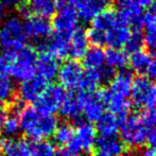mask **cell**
Wrapping results in <instances>:
<instances>
[{"instance_id": "obj_1", "label": "cell", "mask_w": 156, "mask_h": 156, "mask_svg": "<svg viewBox=\"0 0 156 156\" xmlns=\"http://www.w3.org/2000/svg\"><path fill=\"white\" fill-rule=\"evenodd\" d=\"M36 56L35 50L29 46L17 51H1L0 69L11 79L25 82L35 76Z\"/></svg>"}, {"instance_id": "obj_2", "label": "cell", "mask_w": 156, "mask_h": 156, "mask_svg": "<svg viewBox=\"0 0 156 156\" xmlns=\"http://www.w3.org/2000/svg\"><path fill=\"white\" fill-rule=\"evenodd\" d=\"M20 131L32 141L47 140L53 136L58 120L54 115H43L34 107L21 108L19 113Z\"/></svg>"}, {"instance_id": "obj_3", "label": "cell", "mask_w": 156, "mask_h": 156, "mask_svg": "<svg viewBox=\"0 0 156 156\" xmlns=\"http://www.w3.org/2000/svg\"><path fill=\"white\" fill-rule=\"evenodd\" d=\"M23 20L17 15L9 16L0 25V50L17 51L27 46Z\"/></svg>"}, {"instance_id": "obj_4", "label": "cell", "mask_w": 156, "mask_h": 156, "mask_svg": "<svg viewBox=\"0 0 156 156\" xmlns=\"http://www.w3.org/2000/svg\"><path fill=\"white\" fill-rule=\"evenodd\" d=\"M98 139L96 127L90 122L81 121L74 129V135L67 144V152L71 155L89 153L94 149Z\"/></svg>"}, {"instance_id": "obj_5", "label": "cell", "mask_w": 156, "mask_h": 156, "mask_svg": "<svg viewBox=\"0 0 156 156\" xmlns=\"http://www.w3.org/2000/svg\"><path fill=\"white\" fill-rule=\"evenodd\" d=\"M129 97L137 108L146 111L156 108V82L144 76L134 79Z\"/></svg>"}, {"instance_id": "obj_6", "label": "cell", "mask_w": 156, "mask_h": 156, "mask_svg": "<svg viewBox=\"0 0 156 156\" xmlns=\"http://www.w3.org/2000/svg\"><path fill=\"white\" fill-rule=\"evenodd\" d=\"M120 136L124 146L140 148L146 144V129L140 115H131L122 121Z\"/></svg>"}, {"instance_id": "obj_7", "label": "cell", "mask_w": 156, "mask_h": 156, "mask_svg": "<svg viewBox=\"0 0 156 156\" xmlns=\"http://www.w3.org/2000/svg\"><path fill=\"white\" fill-rule=\"evenodd\" d=\"M66 94L65 89L60 85H47L41 96L34 102V108L43 115H54L60 112Z\"/></svg>"}, {"instance_id": "obj_8", "label": "cell", "mask_w": 156, "mask_h": 156, "mask_svg": "<svg viewBox=\"0 0 156 156\" xmlns=\"http://www.w3.org/2000/svg\"><path fill=\"white\" fill-rule=\"evenodd\" d=\"M78 14L70 4L63 3L58 5V10L53 15L51 23L55 34L70 37V35L78 28Z\"/></svg>"}, {"instance_id": "obj_9", "label": "cell", "mask_w": 156, "mask_h": 156, "mask_svg": "<svg viewBox=\"0 0 156 156\" xmlns=\"http://www.w3.org/2000/svg\"><path fill=\"white\" fill-rule=\"evenodd\" d=\"M117 20L118 23L129 29L140 30L144 23L142 9L137 5L135 0H117Z\"/></svg>"}, {"instance_id": "obj_10", "label": "cell", "mask_w": 156, "mask_h": 156, "mask_svg": "<svg viewBox=\"0 0 156 156\" xmlns=\"http://www.w3.org/2000/svg\"><path fill=\"white\" fill-rule=\"evenodd\" d=\"M23 25H25V31L27 37L32 41H38L39 44H41L51 36L52 27L47 18L30 14L26 16Z\"/></svg>"}, {"instance_id": "obj_11", "label": "cell", "mask_w": 156, "mask_h": 156, "mask_svg": "<svg viewBox=\"0 0 156 156\" xmlns=\"http://www.w3.org/2000/svg\"><path fill=\"white\" fill-rule=\"evenodd\" d=\"M105 111L103 91H93V93H83V108L82 115L87 122H97Z\"/></svg>"}, {"instance_id": "obj_12", "label": "cell", "mask_w": 156, "mask_h": 156, "mask_svg": "<svg viewBox=\"0 0 156 156\" xmlns=\"http://www.w3.org/2000/svg\"><path fill=\"white\" fill-rule=\"evenodd\" d=\"M83 72L84 70L80 64L76 61L69 60L60 66L56 78L58 79L60 86L64 89H74L78 88Z\"/></svg>"}, {"instance_id": "obj_13", "label": "cell", "mask_w": 156, "mask_h": 156, "mask_svg": "<svg viewBox=\"0 0 156 156\" xmlns=\"http://www.w3.org/2000/svg\"><path fill=\"white\" fill-rule=\"evenodd\" d=\"M60 69L58 60L49 54L48 52L41 51L36 56L35 63V76L41 79L44 82L48 83L53 81L58 76Z\"/></svg>"}, {"instance_id": "obj_14", "label": "cell", "mask_w": 156, "mask_h": 156, "mask_svg": "<svg viewBox=\"0 0 156 156\" xmlns=\"http://www.w3.org/2000/svg\"><path fill=\"white\" fill-rule=\"evenodd\" d=\"M56 2L58 5L70 4L76 10L79 19L84 23H90L104 8L98 0H56Z\"/></svg>"}, {"instance_id": "obj_15", "label": "cell", "mask_w": 156, "mask_h": 156, "mask_svg": "<svg viewBox=\"0 0 156 156\" xmlns=\"http://www.w3.org/2000/svg\"><path fill=\"white\" fill-rule=\"evenodd\" d=\"M134 76L132 71L125 69L120 70L111 79L106 93L118 98L127 99L131 94Z\"/></svg>"}, {"instance_id": "obj_16", "label": "cell", "mask_w": 156, "mask_h": 156, "mask_svg": "<svg viewBox=\"0 0 156 156\" xmlns=\"http://www.w3.org/2000/svg\"><path fill=\"white\" fill-rule=\"evenodd\" d=\"M21 106L16 104L12 107L10 112L1 113L0 115V131L6 139H14L20 132V123H19V113Z\"/></svg>"}, {"instance_id": "obj_17", "label": "cell", "mask_w": 156, "mask_h": 156, "mask_svg": "<svg viewBox=\"0 0 156 156\" xmlns=\"http://www.w3.org/2000/svg\"><path fill=\"white\" fill-rule=\"evenodd\" d=\"M37 47L41 51L48 52L55 58H65L68 55L69 49V37L60 34H51V36L44 43L38 44Z\"/></svg>"}, {"instance_id": "obj_18", "label": "cell", "mask_w": 156, "mask_h": 156, "mask_svg": "<svg viewBox=\"0 0 156 156\" xmlns=\"http://www.w3.org/2000/svg\"><path fill=\"white\" fill-rule=\"evenodd\" d=\"M46 87H47V83L44 82L41 79L37 78L36 76L25 82H21L18 89L20 100H23V102L34 103L41 96Z\"/></svg>"}, {"instance_id": "obj_19", "label": "cell", "mask_w": 156, "mask_h": 156, "mask_svg": "<svg viewBox=\"0 0 156 156\" xmlns=\"http://www.w3.org/2000/svg\"><path fill=\"white\" fill-rule=\"evenodd\" d=\"M88 41H87L86 31L83 28L78 27L69 37V49L68 55L72 61L81 60L88 49Z\"/></svg>"}, {"instance_id": "obj_20", "label": "cell", "mask_w": 156, "mask_h": 156, "mask_svg": "<svg viewBox=\"0 0 156 156\" xmlns=\"http://www.w3.org/2000/svg\"><path fill=\"white\" fill-rule=\"evenodd\" d=\"M83 93H71L66 94L60 112L64 118L68 120H76L82 115Z\"/></svg>"}, {"instance_id": "obj_21", "label": "cell", "mask_w": 156, "mask_h": 156, "mask_svg": "<svg viewBox=\"0 0 156 156\" xmlns=\"http://www.w3.org/2000/svg\"><path fill=\"white\" fill-rule=\"evenodd\" d=\"M124 119L117 117L111 113L104 114L100 119L97 121V133L100 134V137H111L116 136L119 132L121 123Z\"/></svg>"}, {"instance_id": "obj_22", "label": "cell", "mask_w": 156, "mask_h": 156, "mask_svg": "<svg viewBox=\"0 0 156 156\" xmlns=\"http://www.w3.org/2000/svg\"><path fill=\"white\" fill-rule=\"evenodd\" d=\"M103 99H104L105 109H107L108 113L113 114L121 119L126 118V115L129 111V106H131V103L129 102L127 99L112 96V94H107L106 90L103 91Z\"/></svg>"}, {"instance_id": "obj_23", "label": "cell", "mask_w": 156, "mask_h": 156, "mask_svg": "<svg viewBox=\"0 0 156 156\" xmlns=\"http://www.w3.org/2000/svg\"><path fill=\"white\" fill-rule=\"evenodd\" d=\"M29 14L36 15L43 18H49L55 14L58 10L56 0H29L26 2Z\"/></svg>"}, {"instance_id": "obj_24", "label": "cell", "mask_w": 156, "mask_h": 156, "mask_svg": "<svg viewBox=\"0 0 156 156\" xmlns=\"http://www.w3.org/2000/svg\"><path fill=\"white\" fill-rule=\"evenodd\" d=\"M98 151L111 156H122L125 152V146L117 136L100 137L97 139Z\"/></svg>"}, {"instance_id": "obj_25", "label": "cell", "mask_w": 156, "mask_h": 156, "mask_svg": "<svg viewBox=\"0 0 156 156\" xmlns=\"http://www.w3.org/2000/svg\"><path fill=\"white\" fill-rule=\"evenodd\" d=\"M131 33L129 28L117 23L115 27L106 32V45H108L109 48L120 49L125 46Z\"/></svg>"}, {"instance_id": "obj_26", "label": "cell", "mask_w": 156, "mask_h": 156, "mask_svg": "<svg viewBox=\"0 0 156 156\" xmlns=\"http://www.w3.org/2000/svg\"><path fill=\"white\" fill-rule=\"evenodd\" d=\"M117 14L112 9H103L91 20V28L106 33L117 25Z\"/></svg>"}, {"instance_id": "obj_27", "label": "cell", "mask_w": 156, "mask_h": 156, "mask_svg": "<svg viewBox=\"0 0 156 156\" xmlns=\"http://www.w3.org/2000/svg\"><path fill=\"white\" fill-rule=\"evenodd\" d=\"M105 58V67L111 69L115 72L116 70H123L127 64L126 52L121 49H115V48H108L104 52Z\"/></svg>"}, {"instance_id": "obj_28", "label": "cell", "mask_w": 156, "mask_h": 156, "mask_svg": "<svg viewBox=\"0 0 156 156\" xmlns=\"http://www.w3.org/2000/svg\"><path fill=\"white\" fill-rule=\"evenodd\" d=\"M82 60L86 70L100 71L105 67L104 51L99 47L88 48Z\"/></svg>"}, {"instance_id": "obj_29", "label": "cell", "mask_w": 156, "mask_h": 156, "mask_svg": "<svg viewBox=\"0 0 156 156\" xmlns=\"http://www.w3.org/2000/svg\"><path fill=\"white\" fill-rule=\"evenodd\" d=\"M2 156H28L29 142L19 139H5L0 142Z\"/></svg>"}, {"instance_id": "obj_30", "label": "cell", "mask_w": 156, "mask_h": 156, "mask_svg": "<svg viewBox=\"0 0 156 156\" xmlns=\"http://www.w3.org/2000/svg\"><path fill=\"white\" fill-rule=\"evenodd\" d=\"M102 82H104V80H103L101 70L100 71L86 70L83 72L78 88L81 90L80 93H93L97 90V88L100 86Z\"/></svg>"}, {"instance_id": "obj_31", "label": "cell", "mask_w": 156, "mask_h": 156, "mask_svg": "<svg viewBox=\"0 0 156 156\" xmlns=\"http://www.w3.org/2000/svg\"><path fill=\"white\" fill-rule=\"evenodd\" d=\"M140 116L146 129V144L149 148L156 150V108L147 111Z\"/></svg>"}, {"instance_id": "obj_32", "label": "cell", "mask_w": 156, "mask_h": 156, "mask_svg": "<svg viewBox=\"0 0 156 156\" xmlns=\"http://www.w3.org/2000/svg\"><path fill=\"white\" fill-rule=\"evenodd\" d=\"M127 62L129 63V66L133 71L138 72V73H144L147 71L149 65H150L151 58L148 52H146L144 50H139V51L132 53Z\"/></svg>"}, {"instance_id": "obj_33", "label": "cell", "mask_w": 156, "mask_h": 156, "mask_svg": "<svg viewBox=\"0 0 156 156\" xmlns=\"http://www.w3.org/2000/svg\"><path fill=\"white\" fill-rule=\"evenodd\" d=\"M55 152V146L49 140L29 142L28 156H53Z\"/></svg>"}, {"instance_id": "obj_34", "label": "cell", "mask_w": 156, "mask_h": 156, "mask_svg": "<svg viewBox=\"0 0 156 156\" xmlns=\"http://www.w3.org/2000/svg\"><path fill=\"white\" fill-rule=\"evenodd\" d=\"M15 93V86L12 79L0 69V102H9Z\"/></svg>"}, {"instance_id": "obj_35", "label": "cell", "mask_w": 156, "mask_h": 156, "mask_svg": "<svg viewBox=\"0 0 156 156\" xmlns=\"http://www.w3.org/2000/svg\"><path fill=\"white\" fill-rule=\"evenodd\" d=\"M74 135V129L69 123L58 124L54 132V140L60 146H67Z\"/></svg>"}, {"instance_id": "obj_36", "label": "cell", "mask_w": 156, "mask_h": 156, "mask_svg": "<svg viewBox=\"0 0 156 156\" xmlns=\"http://www.w3.org/2000/svg\"><path fill=\"white\" fill-rule=\"evenodd\" d=\"M144 45V36L140 30H135L134 32L131 33L124 48L125 51L129 53H134L136 51L142 50V47Z\"/></svg>"}, {"instance_id": "obj_37", "label": "cell", "mask_w": 156, "mask_h": 156, "mask_svg": "<svg viewBox=\"0 0 156 156\" xmlns=\"http://www.w3.org/2000/svg\"><path fill=\"white\" fill-rule=\"evenodd\" d=\"M142 26H144L147 34L156 35V0L152 2V4L149 6L148 11L144 14Z\"/></svg>"}, {"instance_id": "obj_38", "label": "cell", "mask_w": 156, "mask_h": 156, "mask_svg": "<svg viewBox=\"0 0 156 156\" xmlns=\"http://www.w3.org/2000/svg\"><path fill=\"white\" fill-rule=\"evenodd\" d=\"M86 36L88 43H90L94 47L101 48L102 46L106 45V33L96 30L94 28H89L86 31Z\"/></svg>"}, {"instance_id": "obj_39", "label": "cell", "mask_w": 156, "mask_h": 156, "mask_svg": "<svg viewBox=\"0 0 156 156\" xmlns=\"http://www.w3.org/2000/svg\"><path fill=\"white\" fill-rule=\"evenodd\" d=\"M146 72H147V74H148L147 78H149L150 80L156 82V58L153 61H151L150 65H149V67Z\"/></svg>"}, {"instance_id": "obj_40", "label": "cell", "mask_w": 156, "mask_h": 156, "mask_svg": "<svg viewBox=\"0 0 156 156\" xmlns=\"http://www.w3.org/2000/svg\"><path fill=\"white\" fill-rule=\"evenodd\" d=\"M135 2L137 3L138 6H140L144 10V8H149L152 4L153 0H135Z\"/></svg>"}, {"instance_id": "obj_41", "label": "cell", "mask_w": 156, "mask_h": 156, "mask_svg": "<svg viewBox=\"0 0 156 156\" xmlns=\"http://www.w3.org/2000/svg\"><path fill=\"white\" fill-rule=\"evenodd\" d=\"M3 2L4 5H10V6H13V5H17L18 6L23 0H1Z\"/></svg>"}, {"instance_id": "obj_42", "label": "cell", "mask_w": 156, "mask_h": 156, "mask_svg": "<svg viewBox=\"0 0 156 156\" xmlns=\"http://www.w3.org/2000/svg\"><path fill=\"white\" fill-rule=\"evenodd\" d=\"M4 19H5V5L0 0V25H1Z\"/></svg>"}, {"instance_id": "obj_43", "label": "cell", "mask_w": 156, "mask_h": 156, "mask_svg": "<svg viewBox=\"0 0 156 156\" xmlns=\"http://www.w3.org/2000/svg\"><path fill=\"white\" fill-rule=\"evenodd\" d=\"M140 156H156V150L155 149L147 148L142 151Z\"/></svg>"}, {"instance_id": "obj_44", "label": "cell", "mask_w": 156, "mask_h": 156, "mask_svg": "<svg viewBox=\"0 0 156 156\" xmlns=\"http://www.w3.org/2000/svg\"><path fill=\"white\" fill-rule=\"evenodd\" d=\"M53 156H68V154L67 152H64V151H56Z\"/></svg>"}, {"instance_id": "obj_45", "label": "cell", "mask_w": 156, "mask_h": 156, "mask_svg": "<svg viewBox=\"0 0 156 156\" xmlns=\"http://www.w3.org/2000/svg\"><path fill=\"white\" fill-rule=\"evenodd\" d=\"M99 2H100L101 4H102L103 6L105 5V4H107V3H109V2H112L113 0H98Z\"/></svg>"}, {"instance_id": "obj_46", "label": "cell", "mask_w": 156, "mask_h": 156, "mask_svg": "<svg viewBox=\"0 0 156 156\" xmlns=\"http://www.w3.org/2000/svg\"><path fill=\"white\" fill-rule=\"evenodd\" d=\"M94 156H111V155H107L103 152H100V151H97V153L94 154Z\"/></svg>"}, {"instance_id": "obj_47", "label": "cell", "mask_w": 156, "mask_h": 156, "mask_svg": "<svg viewBox=\"0 0 156 156\" xmlns=\"http://www.w3.org/2000/svg\"><path fill=\"white\" fill-rule=\"evenodd\" d=\"M71 156H84V155H82V154H79V155H71Z\"/></svg>"}, {"instance_id": "obj_48", "label": "cell", "mask_w": 156, "mask_h": 156, "mask_svg": "<svg viewBox=\"0 0 156 156\" xmlns=\"http://www.w3.org/2000/svg\"><path fill=\"white\" fill-rule=\"evenodd\" d=\"M0 115H1V112H0Z\"/></svg>"}, {"instance_id": "obj_49", "label": "cell", "mask_w": 156, "mask_h": 156, "mask_svg": "<svg viewBox=\"0 0 156 156\" xmlns=\"http://www.w3.org/2000/svg\"><path fill=\"white\" fill-rule=\"evenodd\" d=\"M155 55H156V51H155Z\"/></svg>"}]
</instances>
